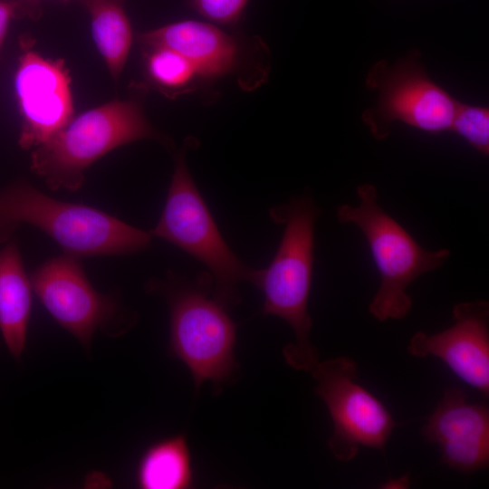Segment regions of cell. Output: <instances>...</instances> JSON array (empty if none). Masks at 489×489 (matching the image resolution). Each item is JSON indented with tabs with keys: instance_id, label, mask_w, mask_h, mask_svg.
Masks as SVG:
<instances>
[{
	"instance_id": "obj_1",
	"label": "cell",
	"mask_w": 489,
	"mask_h": 489,
	"mask_svg": "<svg viewBox=\"0 0 489 489\" xmlns=\"http://www.w3.org/2000/svg\"><path fill=\"white\" fill-rule=\"evenodd\" d=\"M320 209L310 195L292 197L270 210L274 223L284 225L272 262L257 270L253 284L264 293L262 312L284 320L295 340L283 350L288 365L311 371L319 362L317 348L310 340L312 320L308 312L312 286L314 227Z\"/></svg>"
},
{
	"instance_id": "obj_2",
	"label": "cell",
	"mask_w": 489,
	"mask_h": 489,
	"mask_svg": "<svg viewBox=\"0 0 489 489\" xmlns=\"http://www.w3.org/2000/svg\"><path fill=\"white\" fill-rule=\"evenodd\" d=\"M22 223L42 230L75 257L138 253L153 237L95 207L53 198L28 184L0 194V239Z\"/></svg>"
},
{
	"instance_id": "obj_3",
	"label": "cell",
	"mask_w": 489,
	"mask_h": 489,
	"mask_svg": "<svg viewBox=\"0 0 489 489\" xmlns=\"http://www.w3.org/2000/svg\"><path fill=\"white\" fill-rule=\"evenodd\" d=\"M208 273L188 279L175 273L152 286L167 298L170 314V349L189 369L198 388L210 380L217 389L237 369L235 325L226 307L210 291Z\"/></svg>"
},
{
	"instance_id": "obj_4",
	"label": "cell",
	"mask_w": 489,
	"mask_h": 489,
	"mask_svg": "<svg viewBox=\"0 0 489 489\" xmlns=\"http://www.w3.org/2000/svg\"><path fill=\"white\" fill-rule=\"evenodd\" d=\"M358 206L340 205L337 218L352 224L364 235L380 275V284L369 305L379 321L402 320L412 308L408 285L419 276L442 266L449 258L446 248L427 250L379 205L377 187L369 183L357 189Z\"/></svg>"
},
{
	"instance_id": "obj_5",
	"label": "cell",
	"mask_w": 489,
	"mask_h": 489,
	"mask_svg": "<svg viewBox=\"0 0 489 489\" xmlns=\"http://www.w3.org/2000/svg\"><path fill=\"white\" fill-rule=\"evenodd\" d=\"M134 100H115L72 120L31 156L32 170L52 190L80 189L85 170L109 152L144 139H160Z\"/></svg>"
},
{
	"instance_id": "obj_6",
	"label": "cell",
	"mask_w": 489,
	"mask_h": 489,
	"mask_svg": "<svg viewBox=\"0 0 489 489\" xmlns=\"http://www.w3.org/2000/svg\"><path fill=\"white\" fill-rule=\"evenodd\" d=\"M152 236L162 238L201 262L213 281V296L226 308L240 301L238 285L253 283L257 270L245 264L228 246L198 191L181 151L166 204Z\"/></svg>"
},
{
	"instance_id": "obj_7",
	"label": "cell",
	"mask_w": 489,
	"mask_h": 489,
	"mask_svg": "<svg viewBox=\"0 0 489 489\" xmlns=\"http://www.w3.org/2000/svg\"><path fill=\"white\" fill-rule=\"evenodd\" d=\"M365 85L378 92L377 103L361 115L375 139L388 138L396 121L429 133L450 130L459 101L430 79L419 51H409L392 65L375 62Z\"/></svg>"
},
{
	"instance_id": "obj_8",
	"label": "cell",
	"mask_w": 489,
	"mask_h": 489,
	"mask_svg": "<svg viewBox=\"0 0 489 489\" xmlns=\"http://www.w3.org/2000/svg\"><path fill=\"white\" fill-rule=\"evenodd\" d=\"M311 372L332 420L327 446L333 456L347 463L361 446L383 450L397 424L385 405L358 382L356 362L336 357L319 361Z\"/></svg>"
},
{
	"instance_id": "obj_9",
	"label": "cell",
	"mask_w": 489,
	"mask_h": 489,
	"mask_svg": "<svg viewBox=\"0 0 489 489\" xmlns=\"http://www.w3.org/2000/svg\"><path fill=\"white\" fill-rule=\"evenodd\" d=\"M14 90L22 116L19 145L23 149L43 144L73 117L71 76L62 59L44 58L24 48Z\"/></svg>"
},
{
	"instance_id": "obj_10",
	"label": "cell",
	"mask_w": 489,
	"mask_h": 489,
	"mask_svg": "<svg viewBox=\"0 0 489 489\" xmlns=\"http://www.w3.org/2000/svg\"><path fill=\"white\" fill-rule=\"evenodd\" d=\"M30 282L53 318L83 344L116 313V303L91 286L73 255L65 254L45 261Z\"/></svg>"
},
{
	"instance_id": "obj_11",
	"label": "cell",
	"mask_w": 489,
	"mask_h": 489,
	"mask_svg": "<svg viewBox=\"0 0 489 489\" xmlns=\"http://www.w3.org/2000/svg\"><path fill=\"white\" fill-rule=\"evenodd\" d=\"M454 323L443 331H417L409 340L408 353L417 358L440 359L458 378L489 395V303L484 300L457 303Z\"/></svg>"
},
{
	"instance_id": "obj_12",
	"label": "cell",
	"mask_w": 489,
	"mask_h": 489,
	"mask_svg": "<svg viewBox=\"0 0 489 489\" xmlns=\"http://www.w3.org/2000/svg\"><path fill=\"white\" fill-rule=\"evenodd\" d=\"M421 434L436 443L442 461L450 468L470 474L489 464V409L484 404L470 403L460 388H447Z\"/></svg>"
},
{
	"instance_id": "obj_13",
	"label": "cell",
	"mask_w": 489,
	"mask_h": 489,
	"mask_svg": "<svg viewBox=\"0 0 489 489\" xmlns=\"http://www.w3.org/2000/svg\"><path fill=\"white\" fill-rule=\"evenodd\" d=\"M147 47H164L184 56L197 74L216 78L235 65L237 47L233 38L218 27L187 20L169 24L139 36Z\"/></svg>"
},
{
	"instance_id": "obj_14",
	"label": "cell",
	"mask_w": 489,
	"mask_h": 489,
	"mask_svg": "<svg viewBox=\"0 0 489 489\" xmlns=\"http://www.w3.org/2000/svg\"><path fill=\"white\" fill-rule=\"evenodd\" d=\"M31 290L19 251L11 244L0 252V330L9 351L16 359L25 347Z\"/></svg>"
},
{
	"instance_id": "obj_15",
	"label": "cell",
	"mask_w": 489,
	"mask_h": 489,
	"mask_svg": "<svg viewBox=\"0 0 489 489\" xmlns=\"http://www.w3.org/2000/svg\"><path fill=\"white\" fill-rule=\"evenodd\" d=\"M137 482L144 489H184L193 484L190 451L182 435L158 441L141 456Z\"/></svg>"
},
{
	"instance_id": "obj_16",
	"label": "cell",
	"mask_w": 489,
	"mask_h": 489,
	"mask_svg": "<svg viewBox=\"0 0 489 489\" xmlns=\"http://www.w3.org/2000/svg\"><path fill=\"white\" fill-rule=\"evenodd\" d=\"M91 17V34L111 76L117 79L127 62L132 31L125 0H80Z\"/></svg>"
},
{
	"instance_id": "obj_17",
	"label": "cell",
	"mask_w": 489,
	"mask_h": 489,
	"mask_svg": "<svg viewBox=\"0 0 489 489\" xmlns=\"http://www.w3.org/2000/svg\"><path fill=\"white\" fill-rule=\"evenodd\" d=\"M150 49L146 62L147 72L149 79L160 88H182L197 74L192 64L177 52L164 47Z\"/></svg>"
},
{
	"instance_id": "obj_18",
	"label": "cell",
	"mask_w": 489,
	"mask_h": 489,
	"mask_svg": "<svg viewBox=\"0 0 489 489\" xmlns=\"http://www.w3.org/2000/svg\"><path fill=\"white\" fill-rule=\"evenodd\" d=\"M451 131L484 156L489 154V108L458 102Z\"/></svg>"
},
{
	"instance_id": "obj_19",
	"label": "cell",
	"mask_w": 489,
	"mask_h": 489,
	"mask_svg": "<svg viewBox=\"0 0 489 489\" xmlns=\"http://www.w3.org/2000/svg\"><path fill=\"white\" fill-rule=\"evenodd\" d=\"M249 0H188L187 5L203 17L231 25L238 22Z\"/></svg>"
},
{
	"instance_id": "obj_20",
	"label": "cell",
	"mask_w": 489,
	"mask_h": 489,
	"mask_svg": "<svg viewBox=\"0 0 489 489\" xmlns=\"http://www.w3.org/2000/svg\"><path fill=\"white\" fill-rule=\"evenodd\" d=\"M19 0H0V48L8 25L13 18H17Z\"/></svg>"
},
{
	"instance_id": "obj_21",
	"label": "cell",
	"mask_w": 489,
	"mask_h": 489,
	"mask_svg": "<svg viewBox=\"0 0 489 489\" xmlns=\"http://www.w3.org/2000/svg\"><path fill=\"white\" fill-rule=\"evenodd\" d=\"M43 1V0H19L17 18L28 17L30 19H38L42 14Z\"/></svg>"
},
{
	"instance_id": "obj_22",
	"label": "cell",
	"mask_w": 489,
	"mask_h": 489,
	"mask_svg": "<svg viewBox=\"0 0 489 489\" xmlns=\"http://www.w3.org/2000/svg\"><path fill=\"white\" fill-rule=\"evenodd\" d=\"M409 485L408 475H403L399 478L388 481L383 487L385 488H406Z\"/></svg>"
}]
</instances>
